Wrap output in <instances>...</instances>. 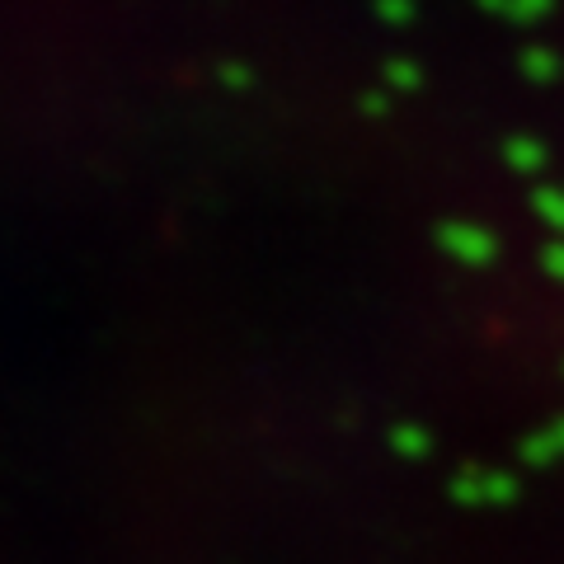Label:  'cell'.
Listing matches in <instances>:
<instances>
[{
    "mask_svg": "<svg viewBox=\"0 0 564 564\" xmlns=\"http://www.w3.org/2000/svg\"><path fill=\"white\" fill-rule=\"evenodd\" d=\"M437 245H443L456 263H466V269H485V263L499 254V240L475 221H447L443 231H437Z\"/></svg>",
    "mask_w": 564,
    "mask_h": 564,
    "instance_id": "6da1fadb",
    "label": "cell"
},
{
    "mask_svg": "<svg viewBox=\"0 0 564 564\" xmlns=\"http://www.w3.org/2000/svg\"><path fill=\"white\" fill-rule=\"evenodd\" d=\"M532 207H536V217L551 226V231L564 236V188H560V184H541V188L532 193Z\"/></svg>",
    "mask_w": 564,
    "mask_h": 564,
    "instance_id": "7a4b0ae2",
    "label": "cell"
},
{
    "mask_svg": "<svg viewBox=\"0 0 564 564\" xmlns=\"http://www.w3.org/2000/svg\"><path fill=\"white\" fill-rule=\"evenodd\" d=\"M522 76L536 80V85H551L560 76V57H555L551 47H527L522 52Z\"/></svg>",
    "mask_w": 564,
    "mask_h": 564,
    "instance_id": "3957f363",
    "label": "cell"
},
{
    "mask_svg": "<svg viewBox=\"0 0 564 564\" xmlns=\"http://www.w3.org/2000/svg\"><path fill=\"white\" fill-rule=\"evenodd\" d=\"M508 165H513L518 174H536L545 165V147L532 137H513L508 141Z\"/></svg>",
    "mask_w": 564,
    "mask_h": 564,
    "instance_id": "277c9868",
    "label": "cell"
},
{
    "mask_svg": "<svg viewBox=\"0 0 564 564\" xmlns=\"http://www.w3.org/2000/svg\"><path fill=\"white\" fill-rule=\"evenodd\" d=\"M419 80H423V70L414 62H404V57L386 62V85H391V90H419Z\"/></svg>",
    "mask_w": 564,
    "mask_h": 564,
    "instance_id": "5b68a950",
    "label": "cell"
},
{
    "mask_svg": "<svg viewBox=\"0 0 564 564\" xmlns=\"http://www.w3.org/2000/svg\"><path fill=\"white\" fill-rule=\"evenodd\" d=\"M377 14L386 24H414L419 6H414V0H377Z\"/></svg>",
    "mask_w": 564,
    "mask_h": 564,
    "instance_id": "8992f818",
    "label": "cell"
},
{
    "mask_svg": "<svg viewBox=\"0 0 564 564\" xmlns=\"http://www.w3.org/2000/svg\"><path fill=\"white\" fill-rule=\"evenodd\" d=\"M221 85H231V90H250V85H254L250 66H245V62H226L221 66Z\"/></svg>",
    "mask_w": 564,
    "mask_h": 564,
    "instance_id": "52a82bcc",
    "label": "cell"
},
{
    "mask_svg": "<svg viewBox=\"0 0 564 564\" xmlns=\"http://www.w3.org/2000/svg\"><path fill=\"white\" fill-rule=\"evenodd\" d=\"M541 263H545V273H551V278H560V282H564V240H555V245H545V254H541Z\"/></svg>",
    "mask_w": 564,
    "mask_h": 564,
    "instance_id": "ba28073f",
    "label": "cell"
},
{
    "mask_svg": "<svg viewBox=\"0 0 564 564\" xmlns=\"http://www.w3.org/2000/svg\"><path fill=\"white\" fill-rule=\"evenodd\" d=\"M551 10V0H513V20H541Z\"/></svg>",
    "mask_w": 564,
    "mask_h": 564,
    "instance_id": "9c48e42d",
    "label": "cell"
},
{
    "mask_svg": "<svg viewBox=\"0 0 564 564\" xmlns=\"http://www.w3.org/2000/svg\"><path fill=\"white\" fill-rule=\"evenodd\" d=\"M386 109H391V99H386V95H367L362 99V113H372V118H381Z\"/></svg>",
    "mask_w": 564,
    "mask_h": 564,
    "instance_id": "30bf717a",
    "label": "cell"
},
{
    "mask_svg": "<svg viewBox=\"0 0 564 564\" xmlns=\"http://www.w3.org/2000/svg\"><path fill=\"white\" fill-rule=\"evenodd\" d=\"M480 10H494V14H513V0H480Z\"/></svg>",
    "mask_w": 564,
    "mask_h": 564,
    "instance_id": "8fae6325",
    "label": "cell"
}]
</instances>
